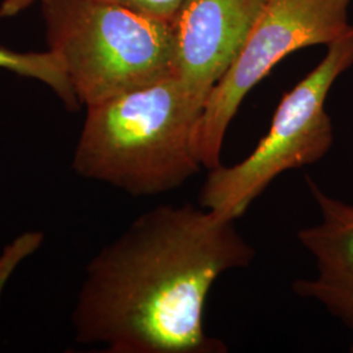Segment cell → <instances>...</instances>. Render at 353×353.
Here are the masks:
<instances>
[{
  "mask_svg": "<svg viewBox=\"0 0 353 353\" xmlns=\"http://www.w3.org/2000/svg\"><path fill=\"white\" fill-rule=\"evenodd\" d=\"M0 70L43 83L70 110H76L80 106L63 64L54 51L19 52L0 48Z\"/></svg>",
  "mask_w": 353,
  "mask_h": 353,
  "instance_id": "ba28073f",
  "label": "cell"
},
{
  "mask_svg": "<svg viewBox=\"0 0 353 353\" xmlns=\"http://www.w3.org/2000/svg\"><path fill=\"white\" fill-rule=\"evenodd\" d=\"M33 0H4L0 7L1 16H12L28 7Z\"/></svg>",
  "mask_w": 353,
  "mask_h": 353,
  "instance_id": "30bf717a",
  "label": "cell"
},
{
  "mask_svg": "<svg viewBox=\"0 0 353 353\" xmlns=\"http://www.w3.org/2000/svg\"><path fill=\"white\" fill-rule=\"evenodd\" d=\"M306 185L321 220L297 237L316 262V276L296 280L292 290L322 305L353 335V204L331 196L312 176H306Z\"/></svg>",
  "mask_w": 353,
  "mask_h": 353,
  "instance_id": "52a82bcc",
  "label": "cell"
},
{
  "mask_svg": "<svg viewBox=\"0 0 353 353\" xmlns=\"http://www.w3.org/2000/svg\"><path fill=\"white\" fill-rule=\"evenodd\" d=\"M267 0H186L173 21L176 76L207 102L239 57Z\"/></svg>",
  "mask_w": 353,
  "mask_h": 353,
  "instance_id": "8992f818",
  "label": "cell"
},
{
  "mask_svg": "<svg viewBox=\"0 0 353 353\" xmlns=\"http://www.w3.org/2000/svg\"><path fill=\"white\" fill-rule=\"evenodd\" d=\"M204 105L173 76L88 106L72 169L132 196L178 189L203 168L192 134Z\"/></svg>",
  "mask_w": 353,
  "mask_h": 353,
  "instance_id": "7a4b0ae2",
  "label": "cell"
},
{
  "mask_svg": "<svg viewBox=\"0 0 353 353\" xmlns=\"http://www.w3.org/2000/svg\"><path fill=\"white\" fill-rule=\"evenodd\" d=\"M352 65L353 30L330 43L323 59L283 96L267 134L246 159L210 170L201 207L237 220L276 176L322 160L334 143L328 93Z\"/></svg>",
  "mask_w": 353,
  "mask_h": 353,
  "instance_id": "277c9868",
  "label": "cell"
},
{
  "mask_svg": "<svg viewBox=\"0 0 353 353\" xmlns=\"http://www.w3.org/2000/svg\"><path fill=\"white\" fill-rule=\"evenodd\" d=\"M234 221L189 203L140 214L87 265L76 341L110 353L228 352L203 319L214 281L256 255Z\"/></svg>",
  "mask_w": 353,
  "mask_h": 353,
  "instance_id": "6da1fadb",
  "label": "cell"
},
{
  "mask_svg": "<svg viewBox=\"0 0 353 353\" xmlns=\"http://www.w3.org/2000/svg\"><path fill=\"white\" fill-rule=\"evenodd\" d=\"M353 0H267L242 50L214 85L194 128L192 151L203 168L221 165L228 128L248 93L294 51L326 45L353 30Z\"/></svg>",
  "mask_w": 353,
  "mask_h": 353,
  "instance_id": "5b68a950",
  "label": "cell"
},
{
  "mask_svg": "<svg viewBox=\"0 0 353 353\" xmlns=\"http://www.w3.org/2000/svg\"><path fill=\"white\" fill-rule=\"evenodd\" d=\"M49 50L85 108L176 76L173 23L106 0H41Z\"/></svg>",
  "mask_w": 353,
  "mask_h": 353,
  "instance_id": "3957f363",
  "label": "cell"
},
{
  "mask_svg": "<svg viewBox=\"0 0 353 353\" xmlns=\"http://www.w3.org/2000/svg\"><path fill=\"white\" fill-rule=\"evenodd\" d=\"M154 19L173 23L186 0H106Z\"/></svg>",
  "mask_w": 353,
  "mask_h": 353,
  "instance_id": "9c48e42d",
  "label": "cell"
}]
</instances>
